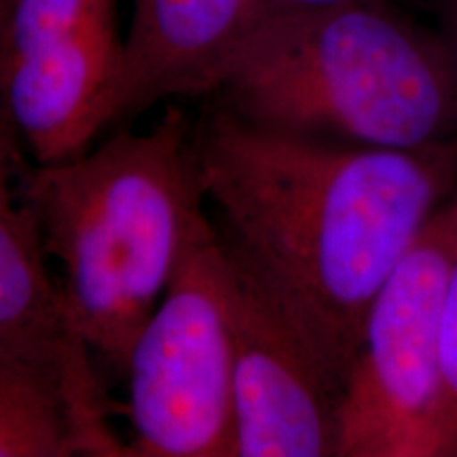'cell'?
<instances>
[{
    "label": "cell",
    "mask_w": 457,
    "mask_h": 457,
    "mask_svg": "<svg viewBox=\"0 0 457 457\" xmlns=\"http://www.w3.org/2000/svg\"><path fill=\"white\" fill-rule=\"evenodd\" d=\"M443 457H457V259L445 286L441 307Z\"/></svg>",
    "instance_id": "cell-11"
},
{
    "label": "cell",
    "mask_w": 457,
    "mask_h": 457,
    "mask_svg": "<svg viewBox=\"0 0 457 457\" xmlns=\"http://www.w3.org/2000/svg\"><path fill=\"white\" fill-rule=\"evenodd\" d=\"M222 253L236 362L237 457H335L339 387L284 307L225 244Z\"/></svg>",
    "instance_id": "cell-7"
},
{
    "label": "cell",
    "mask_w": 457,
    "mask_h": 457,
    "mask_svg": "<svg viewBox=\"0 0 457 457\" xmlns=\"http://www.w3.org/2000/svg\"><path fill=\"white\" fill-rule=\"evenodd\" d=\"M21 191L45 250L64 267L72 324L123 375L136 335L214 227L193 125L170 108L146 134L121 131L64 162H26Z\"/></svg>",
    "instance_id": "cell-2"
},
{
    "label": "cell",
    "mask_w": 457,
    "mask_h": 457,
    "mask_svg": "<svg viewBox=\"0 0 457 457\" xmlns=\"http://www.w3.org/2000/svg\"><path fill=\"white\" fill-rule=\"evenodd\" d=\"M220 242L345 381L370 303L457 188V142L420 151L273 131L216 104L193 125Z\"/></svg>",
    "instance_id": "cell-1"
},
{
    "label": "cell",
    "mask_w": 457,
    "mask_h": 457,
    "mask_svg": "<svg viewBox=\"0 0 457 457\" xmlns=\"http://www.w3.org/2000/svg\"><path fill=\"white\" fill-rule=\"evenodd\" d=\"M24 146L0 108V347L47 369L71 407L81 455L129 457L106 421L91 350L72 324L62 286L21 191Z\"/></svg>",
    "instance_id": "cell-8"
},
{
    "label": "cell",
    "mask_w": 457,
    "mask_h": 457,
    "mask_svg": "<svg viewBox=\"0 0 457 457\" xmlns=\"http://www.w3.org/2000/svg\"><path fill=\"white\" fill-rule=\"evenodd\" d=\"M262 11L276 9H320L353 3H392V0H261Z\"/></svg>",
    "instance_id": "cell-12"
},
{
    "label": "cell",
    "mask_w": 457,
    "mask_h": 457,
    "mask_svg": "<svg viewBox=\"0 0 457 457\" xmlns=\"http://www.w3.org/2000/svg\"><path fill=\"white\" fill-rule=\"evenodd\" d=\"M81 455L71 407L47 369L0 347V457Z\"/></svg>",
    "instance_id": "cell-10"
},
{
    "label": "cell",
    "mask_w": 457,
    "mask_h": 457,
    "mask_svg": "<svg viewBox=\"0 0 457 457\" xmlns=\"http://www.w3.org/2000/svg\"><path fill=\"white\" fill-rule=\"evenodd\" d=\"M119 0H13L0 24V108L34 163L81 155L114 123Z\"/></svg>",
    "instance_id": "cell-6"
},
{
    "label": "cell",
    "mask_w": 457,
    "mask_h": 457,
    "mask_svg": "<svg viewBox=\"0 0 457 457\" xmlns=\"http://www.w3.org/2000/svg\"><path fill=\"white\" fill-rule=\"evenodd\" d=\"M123 375L129 457H237L233 330L216 227L188 250L131 343Z\"/></svg>",
    "instance_id": "cell-5"
},
{
    "label": "cell",
    "mask_w": 457,
    "mask_h": 457,
    "mask_svg": "<svg viewBox=\"0 0 457 457\" xmlns=\"http://www.w3.org/2000/svg\"><path fill=\"white\" fill-rule=\"evenodd\" d=\"M11 3H13V0H0V24H3V17H4V13H7V11H9Z\"/></svg>",
    "instance_id": "cell-14"
},
{
    "label": "cell",
    "mask_w": 457,
    "mask_h": 457,
    "mask_svg": "<svg viewBox=\"0 0 457 457\" xmlns=\"http://www.w3.org/2000/svg\"><path fill=\"white\" fill-rule=\"evenodd\" d=\"M210 98L261 128L337 145L457 142L453 51L392 3L262 11Z\"/></svg>",
    "instance_id": "cell-3"
},
{
    "label": "cell",
    "mask_w": 457,
    "mask_h": 457,
    "mask_svg": "<svg viewBox=\"0 0 457 457\" xmlns=\"http://www.w3.org/2000/svg\"><path fill=\"white\" fill-rule=\"evenodd\" d=\"M125 68L114 123L157 102L210 96L245 34L261 0H131Z\"/></svg>",
    "instance_id": "cell-9"
},
{
    "label": "cell",
    "mask_w": 457,
    "mask_h": 457,
    "mask_svg": "<svg viewBox=\"0 0 457 457\" xmlns=\"http://www.w3.org/2000/svg\"><path fill=\"white\" fill-rule=\"evenodd\" d=\"M457 188L370 303L337 404L335 457H443L441 307Z\"/></svg>",
    "instance_id": "cell-4"
},
{
    "label": "cell",
    "mask_w": 457,
    "mask_h": 457,
    "mask_svg": "<svg viewBox=\"0 0 457 457\" xmlns=\"http://www.w3.org/2000/svg\"><path fill=\"white\" fill-rule=\"evenodd\" d=\"M443 38L457 60V0H445V30Z\"/></svg>",
    "instance_id": "cell-13"
}]
</instances>
